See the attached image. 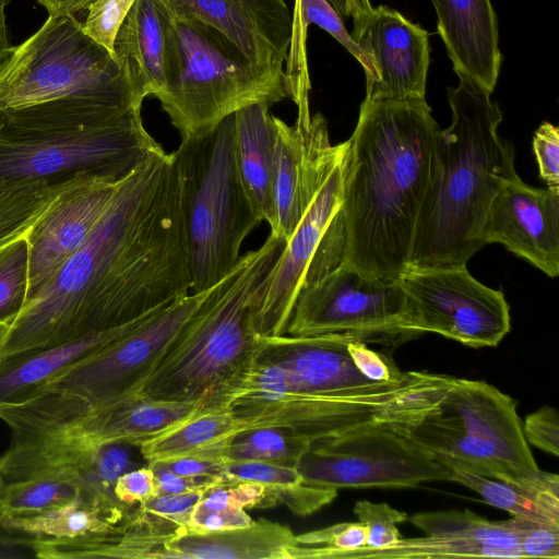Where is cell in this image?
Wrapping results in <instances>:
<instances>
[{
    "label": "cell",
    "instance_id": "1",
    "mask_svg": "<svg viewBox=\"0 0 559 559\" xmlns=\"http://www.w3.org/2000/svg\"><path fill=\"white\" fill-rule=\"evenodd\" d=\"M191 285L176 158L160 146L122 179L83 246L0 328V358L127 324Z\"/></svg>",
    "mask_w": 559,
    "mask_h": 559
},
{
    "label": "cell",
    "instance_id": "2",
    "mask_svg": "<svg viewBox=\"0 0 559 559\" xmlns=\"http://www.w3.org/2000/svg\"><path fill=\"white\" fill-rule=\"evenodd\" d=\"M440 130L425 98L364 99L344 157L341 264L379 281L407 271Z\"/></svg>",
    "mask_w": 559,
    "mask_h": 559
},
{
    "label": "cell",
    "instance_id": "3",
    "mask_svg": "<svg viewBox=\"0 0 559 559\" xmlns=\"http://www.w3.org/2000/svg\"><path fill=\"white\" fill-rule=\"evenodd\" d=\"M490 95L465 79L448 87L452 120L439 132L437 169L418 214L407 271L466 266L484 247L480 230L491 202L519 178L513 145L498 134L502 111Z\"/></svg>",
    "mask_w": 559,
    "mask_h": 559
},
{
    "label": "cell",
    "instance_id": "4",
    "mask_svg": "<svg viewBox=\"0 0 559 559\" xmlns=\"http://www.w3.org/2000/svg\"><path fill=\"white\" fill-rule=\"evenodd\" d=\"M286 240L270 234L257 250L210 288L154 370L133 393L156 401L223 408L230 391L255 362L262 337L252 305Z\"/></svg>",
    "mask_w": 559,
    "mask_h": 559
},
{
    "label": "cell",
    "instance_id": "5",
    "mask_svg": "<svg viewBox=\"0 0 559 559\" xmlns=\"http://www.w3.org/2000/svg\"><path fill=\"white\" fill-rule=\"evenodd\" d=\"M158 147L141 108L71 97L0 110V182L123 179Z\"/></svg>",
    "mask_w": 559,
    "mask_h": 559
},
{
    "label": "cell",
    "instance_id": "6",
    "mask_svg": "<svg viewBox=\"0 0 559 559\" xmlns=\"http://www.w3.org/2000/svg\"><path fill=\"white\" fill-rule=\"evenodd\" d=\"M452 377L408 371L399 381L343 394H313L290 386L284 369L258 361L224 401L243 430L282 427L311 443L347 431L386 425L408 428L443 396Z\"/></svg>",
    "mask_w": 559,
    "mask_h": 559
},
{
    "label": "cell",
    "instance_id": "7",
    "mask_svg": "<svg viewBox=\"0 0 559 559\" xmlns=\"http://www.w3.org/2000/svg\"><path fill=\"white\" fill-rule=\"evenodd\" d=\"M155 97L181 140H189L207 134L242 108L271 107L287 92L284 79L254 67L219 32L171 12L165 84Z\"/></svg>",
    "mask_w": 559,
    "mask_h": 559
},
{
    "label": "cell",
    "instance_id": "8",
    "mask_svg": "<svg viewBox=\"0 0 559 559\" xmlns=\"http://www.w3.org/2000/svg\"><path fill=\"white\" fill-rule=\"evenodd\" d=\"M180 179L191 290L212 288L236 266L248 235L262 222L242 185L235 155L234 116L174 152Z\"/></svg>",
    "mask_w": 559,
    "mask_h": 559
},
{
    "label": "cell",
    "instance_id": "9",
    "mask_svg": "<svg viewBox=\"0 0 559 559\" xmlns=\"http://www.w3.org/2000/svg\"><path fill=\"white\" fill-rule=\"evenodd\" d=\"M209 290L176 298L53 379L29 401L0 408V419L10 431L32 429L129 397L157 366Z\"/></svg>",
    "mask_w": 559,
    "mask_h": 559
},
{
    "label": "cell",
    "instance_id": "10",
    "mask_svg": "<svg viewBox=\"0 0 559 559\" xmlns=\"http://www.w3.org/2000/svg\"><path fill=\"white\" fill-rule=\"evenodd\" d=\"M405 433L451 471L504 481L537 475L516 402L481 380L452 378L443 396Z\"/></svg>",
    "mask_w": 559,
    "mask_h": 559
},
{
    "label": "cell",
    "instance_id": "11",
    "mask_svg": "<svg viewBox=\"0 0 559 559\" xmlns=\"http://www.w3.org/2000/svg\"><path fill=\"white\" fill-rule=\"evenodd\" d=\"M84 97L142 108L123 68L75 15L45 23L0 62V110Z\"/></svg>",
    "mask_w": 559,
    "mask_h": 559
},
{
    "label": "cell",
    "instance_id": "12",
    "mask_svg": "<svg viewBox=\"0 0 559 559\" xmlns=\"http://www.w3.org/2000/svg\"><path fill=\"white\" fill-rule=\"evenodd\" d=\"M348 333L365 343L399 346L418 335L409 329L407 295L400 280L379 281L340 264L304 285L286 334Z\"/></svg>",
    "mask_w": 559,
    "mask_h": 559
},
{
    "label": "cell",
    "instance_id": "13",
    "mask_svg": "<svg viewBox=\"0 0 559 559\" xmlns=\"http://www.w3.org/2000/svg\"><path fill=\"white\" fill-rule=\"evenodd\" d=\"M405 429L374 425L314 442L297 469L305 483L335 490L403 489L449 480L451 469L408 438Z\"/></svg>",
    "mask_w": 559,
    "mask_h": 559
},
{
    "label": "cell",
    "instance_id": "14",
    "mask_svg": "<svg viewBox=\"0 0 559 559\" xmlns=\"http://www.w3.org/2000/svg\"><path fill=\"white\" fill-rule=\"evenodd\" d=\"M345 153L285 242L254 299L252 325L260 337L285 335L301 287L342 263L344 234L340 206Z\"/></svg>",
    "mask_w": 559,
    "mask_h": 559
},
{
    "label": "cell",
    "instance_id": "15",
    "mask_svg": "<svg viewBox=\"0 0 559 559\" xmlns=\"http://www.w3.org/2000/svg\"><path fill=\"white\" fill-rule=\"evenodd\" d=\"M407 295L409 329L437 333L473 348L496 347L511 328L501 290L475 280L466 266L407 271L400 278Z\"/></svg>",
    "mask_w": 559,
    "mask_h": 559
},
{
    "label": "cell",
    "instance_id": "16",
    "mask_svg": "<svg viewBox=\"0 0 559 559\" xmlns=\"http://www.w3.org/2000/svg\"><path fill=\"white\" fill-rule=\"evenodd\" d=\"M349 34L364 58L365 99L425 98L430 45L423 27L379 5L353 19Z\"/></svg>",
    "mask_w": 559,
    "mask_h": 559
},
{
    "label": "cell",
    "instance_id": "17",
    "mask_svg": "<svg viewBox=\"0 0 559 559\" xmlns=\"http://www.w3.org/2000/svg\"><path fill=\"white\" fill-rule=\"evenodd\" d=\"M294 126L274 116V211L271 234L288 240L325 178L347 148L332 145L323 115L297 106Z\"/></svg>",
    "mask_w": 559,
    "mask_h": 559
},
{
    "label": "cell",
    "instance_id": "18",
    "mask_svg": "<svg viewBox=\"0 0 559 559\" xmlns=\"http://www.w3.org/2000/svg\"><path fill=\"white\" fill-rule=\"evenodd\" d=\"M121 181L114 177L86 174L56 198L26 236L27 300L43 289L62 264L83 246Z\"/></svg>",
    "mask_w": 559,
    "mask_h": 559
},
{
    "label": "cell",
    "instance_id": "19",
    "mask_svg": "<svg viewBox=\"0 0 559 559\" xmlns=\"http://www.w3.org/2000/svg\"><path fill=\"white\" fill-rule=\"evenodd\" d=\"M178 16L205 23L258 69L285 80L293 16L285 0H163Z\"/></svg>",
    "mask_w": 559,
    "mask_h": 559
},
{
    "label": "cell",
    "instance_id": "20",
    "mask_svg": "<svg viewBox=\"0 0 559 559\" xmlns=\"http://www.w3.org/2000/svg\"><path fill=\"white\" fill-rule=\"evenodd\" d=\"M480 240L501 243L547 276H558L559 193L520 177L507 183L489 206Z\"/></svg>",
    "mask_w": 559,
    "mask_h": 559
},
{
    "label": "cell",
    "instance_id": "21",
    "mask_svg": "<svg viewBox=\"0 0 559 559\" xmlns=\"http://www.w3.org/2000/svg\"><path fill=\"white\" fill-rule=\"evenodd\" d=\"M354 337L348 333L262 337L257 360L281 367L290 386L307 393L343 394L383 383L368 380L353 362L348 343Z\"/></svg>",
    "mask_w": 559,
    "mask_h": 559
},
{
    "label": "cell",
    "instance_id": "22",
    "mask_svg": "<svg viewBox=\"0 0 559 559\" xmlns=\"http://www.w3.org/2000/svg\"><path fill=\"white\" fill-rule=\"evenodd\" d=\"M452 68L492 93L501 68L498 19L491 0H430Z\"/></svg>",
    "mask_w": 559,
    "mask_h": 559
},
{
    "label": "cell",
    "instance_id": "23",
    "mask_svg": "<svg viewBox=\"0 0 559 559\" xmlns=\"http://www.w3.org/2000/svg\"><path fill=\"white\" fill-rule=\"evenodd\" d=\"M154 312L118 328L92 333L50 348L1 357L0 408L21 405L29 401L53 379L131 332Z\"/></svg>",
    "mask_w": 559,
    "mask_h": 559
},
{
    "label": "cell",
    "instance_id": "24",
    "mask_svg": "<svg viewBox=\"0 0 559 559\" xmlns=\"http://www.w3.org/2000/svg\"><path fill=\"white\" fill-rule=\"evenodd\" d=\"M170 21L163 0H135L117 33L115 56L142 102L164 87Z\"/></svg>",
    "mask_w": 559,
    "mask_h": 559
},
{
    "label": "cell",
    "instance_id": "25",
    "mask_svg": "<svg viewBox=\"0 0 559 559\" xmlns=\"http://www.w3.org/2000/svg\"><path fill=\"white\" fill-rule=\"evenodd\" d=\"M296 535L284 524L260 519L249 526L224 531L185 528L165 542L168 558L292 559Z\"/></svg>",
    "mask_w": 559,
    "mask_h": 559
},
{
    "label": "cell",
    "instance_id": "26",
    "mask_svg": "<svg viewBox=\"0 0 559 559\" xmlns=\"http://www.w3.org/2000/svg\"><path fill=\"white\" fill-rule=\"evenodd\" d=\"M238 171L247 195L269 225L274 211L275 123L266 104H254L234 115Z\"/></svg>",
    "mask_w": 559,
    "mask_h": 559
},
{
    "label": "cell",
    "instance_id": "27",
    "mask_svg": "<svg viewBox=\"0 0 559 559\" xmlns=\"http://www.w3.org/2000/svg\"><path fill=\"white\" fill-rule=\"evenodd\" d=\"M129 506L94 500L83 492L59 509L25 518H0V543L29 547L38 542L67 539L110 531L131 513Z\"/></svg>",
    "mask_w": 559,
    "mask_h": 559
},
{
    "label": "cell",
    "instance_id": "28",
    "mask_svg": "<svg viewBox=\"0 0 559 559\" xmlns=\"http://www.w3.org/2000/svg\"><path fill=\"white\" fill-rule=\"evenodd\" d=\"M241 430L229 409H207L138 445L148 465L181 457L227 462L230 442Z\"/></svg>",
    "mask_w": 559,
    "mask_h": 559
},
{
    "label": "cell",
    "instance_id": "29",
    "mask_svg": "<svg viewBox=\"0 0 559 559\" xmlns=\"http://www.w3.org/2000/svg\"><path fill=\"white\" fill-rule=\"evenodd\" d=\"M449 480L475 491L488 504L509 512L513 518L559 525L557 474L540 471L519 481H504L451 471Z\"/></svg>",
    "mask_w": 559,
    "mask_h": 559
},
{
    "label": "cell",
    "instance_id": "30",
    "mask_svg": "<svg viewBox=\"0 0 559 559\" xmlns=\"http://www.w3.org/2000/svg\"><path fill=\"white\" fill-rule=\"evenodd\" d=\"M228 483L252 481L264 486L261 508L284 504L293 513L310 515L337 497V490L305 483L296 466L258 461H227Z\"/></svg>",
    "mask_w": 559,
    "mask_h": 559
},
{
    "label": "cell",
    "instance_id": "31",
    "mask_svg": "<svg viewBox=\"0 0 559 559\" xmlns=\"http://www.w3.org/2000/svg\"><path fill=\"white\" fill-rule=\"evenodd\" d=\"M145 465L148 464L139 445L109 441L68 457L46 473L71 472L79 478L85 496L109 504L126 506L116 498L115 484L124 473Z\"/></svg>",
    "mask_w": 559,
    "mask_h": 559
},
{
    "label": "cell",
    "instance_id": "32",
    "mask_svg": "<svg viewBox=\"0 0 559 559\" xmlns=\"http://www.w3.org/2000/svg\"><path fill=\"white\" fill-rule=\"evenodd\" d=\"M84 175L56 181L0 182V249L26 237L60 192Z\"/></svg>",
    "mask_w": 559,
    "mask_h": 559
},
{
    "label": "cell",
    "instance_id": "33",
    "mask_svg": "<svg viewBox=\"0 0 559 559\" xmlns=\"http://www.w3.org/2000/svg\"><path fill=\"white\" fill-rule=\"evenodd\" d=\"M408 520L426 535L474 540L498 547L509 558H523L508 520L489 521L467 509L420 512Z\"/></svg>",
    "mask_w": 559,
    "mask_h": 559
},
{
    "label": "cell",
    "instance_id": "34",
    "mask_svg": "<svg viewBox=\"0 0 559 559\" xmlns=\"http://www.w3.org/2000/svg\"><path fill=\"white\" fill-rule=\"evenodd\" d=\"M82 485L71 472H51L7 483L0 500V518H25L59 509L82 493Z\"/></svg>",
    "mask_w": 559,
    "mask_h": 559
},
{
    "label": "cell",
    "instance_id": "35",
    "mask_svg": "<svg viewBox=\"0 0 559 559\" xmlns=\"http://www.w3.org/2000/svg\"><path fill=\"white\" fill-rule=\"evenodd\" d=\"M392 558V559H448V558H509L502 549L447 536L424 535L401 538L397 543L373 548L361 546L336 554L333 559Z\"/></svg>",
    "mask_w": 559,
    "mask_h": 559
},
{
    "label": "cell",
    "instance_id": "36",
    "mask_svg": "<svg viewBox=\"0 0 559 559\" xmlns=\"http://www.w3.org/2000/svg\"><path fill=\"white\" fill-rule=\"evenodd\" d=\"M311 444L309 439L287 428H250L233 438L227 461H258L297 467Z\"/></svg>",
    "mask_w": 559,
    "mask_h": 559
},
{
    "label": "cell",
    "instance_id": "37",
    "mask_svg": "<svg viewBox=\"0 0 559 559\" xmlns=\"http://www.w3.org/2000/svg\"><path fill=\"white\" fill-rule=\"evenodd\" d=\"M28 245L26 237L0 249V328L12 323L27 301Z\"/></svg>",
    "mask_w": 559,
    "mask_h": 559
},
{
    "label": "cell",
    "instance_id": "38",
    "mask_svg": "<svg viewBox=\"0 0 559 559\" xmlns=\"http://www.w3.org/2000/svg\"><path fill=\"white\" fill-rule=\"evenodd\" d=\"M366 542L367 528L358 521L337 523L296 535L292 559H333L338 552L365 546Z\"/></svg>",
    "mask_w": 559,
    "mask_h": 559
},
{
    "label": "cell",
    "instance_id": "39",
    "mask_svg": "<svg viewBox=\"0 0 559 559\" xmlns=\"http://www.w3.org/2000/svg\"><path fill=\"white\" fill-rule=\"evenodd\" d=\"M353 512L357 521L367 528L366 546L373 548L397 543L402 538L397 525L408 520L405 512L385 502L360 500L354 504Z\"/></svg>",
    "mask_w": 559,
    "mask_h": 559
},
{
    "label": "cell",
    "instance_id": "40",
    "mask_svg": "<svg viewBox=\"0 0 559 559\" xmlns=\"http://www.w3.org/2000/svg\"><path fill=\"white\" fill-rule=\"evenodd\" d=\"M134 2L135 0H93L87 7L84 31L115 56L117 33Z\"/></svg>",
    "mask_w": 559,
    "mask_h": 559
},
{
    "label": "cell",
    "instance_id": "41",
    "mask_svg": "<svg viewBox=\"0 0 559 559\" xmlns=\"http://www.w3.org/2000/svg\"><path fill=\"white\" fill-rule=\"evenodd\" d=\"M293 17L307 28L314 24L324 29L362 66L364 58L359 48L328 0H296Z\"/></svg>",
    "mask_w": 559,
    "mask_h": 559
},
{
    "label": "cell",
    "instance_id": "42",
    "mask_svg": "<svg viewBox=\"0 0 559 559\" xmlns=\"http://www.w3.org/2000/svg\"><path fill=\"white\" fill-rule=\"evenodd\" d=\"M508 522L516 535L523 558H559V525L513 516Z\"/></svg>",
    "mask_w": 559,
    "mask_h": 559
},
{
    "label": "cell",
    "instance_id": "43",
    "mask_svg": "<svg viewBox=\"0 0 559 559\" xmlns=\"http://www.w3.org/2000/svg\"><path fill=\"white\" fill-rule=\"evenodd\" d=\"M264 495V486L259 483H227L205 489L198 503L211 510L261 508Z\"/></svg>",
    "mask_w": 559,
    "mask_h": 559
},
{
    "label": "cell",
    "instance_id": "44",
    "mask_svg": "<svg viewBox=\"0 0 559 559\" xmlns=\"http://www.w3.org/2000/svg\"><path fill=\"white\" fill-rule=\"evenodd\" d=\"M204 490L176 495H156L139 504V510L150 518L173 524L180 531L189 525L191 512L202 499Z\"/></svg>",
    "mask_w": 559,
    "mask_h": 559
},
{
    "label": "cell",
    "instance_id": "45",
    "mask_svg": "<svg viewBox=\"0 0 559 559\" xmlns=\"http://www.w3.org/2000/svg\"><path fill=\"white\" fill-rule=\"evenodd\" d=\"M533 150L539 176L547 188L559 193V130L550 122L542 123L533 138Z\"/></svg>",
    "mask_w": 559,
    "mask_h": 559
},
{
    "label": "cell",
    "instance_id": "46",
    "mask_svg": "<svg viewBox=\"0 0 559 559\" xmlns=\"http://www.w3.org/2000/svg\"><path fill=\"white\" fill-rule=\"evenodd\" d=\"M348 352L358 370L372 382L399 381L406 374L390 358L370 349L360 338L354 337L348 343Z\"/></svg>",
    "mask_w": 559,
    "mask_h": 559
},
{
    "label": "cell",
    "instance_id": "47",
    "mask_svg": "<svg viewBox=\"0 0 559 559\" xmlns=\"http://www.w3.org/2000/svg\"><path fill=\"white\" fill-rule=\"evenodd\" d=\"M522 426L527 443L558 456L559 419L555 408L549 406L539 408L530 414Z\"/></svg>",
    "mask_w": 559,
    "mask_h": 559
},
{
    "label": "cell",
    "instance_id": "48",
    "mask_svg": "<svg viewBox=\"0 0 559 559\" xmlns=\"http://www.w3.org/2000/svg\"><path fill=\"white\" fill-rule=\"evenodd\" d=\"M115 496L122 504L133 507L157 495L155 474L150 465L131 469L121 475L114 489Z\"/></svg>",
    "mask_w": 559,
    "mask_h": 559
},
{
    "label": "cell",
    "instance_id": "49",
    "mask_svg": "<svg viewBox=\"0 0 559 559\" xmlns=\"http://www.w3.org/2000/svg\"><path fill=\"white\" fill-rule=\"evenodd\" d=\"M253 520L245 509L211 510L195 504L187 528L193 531H224L249 526Z\"/></svg>",
    "mask_w": 559,
    "mask_h": 559
},
{
    "label": "cell",
    "instance_id": "50",
    "mask_svg": "<svg viewBox=\"0 0 559 559\" xmlns=\"http://www.w3.org/2000/svg\"><path fill=\"white\" fill-rule=\"evenodd\" d=\"M157 484V495H176L205 490L210 487L227 484L225 476H181L158 464H150Z\"/></svg>",
    "mask_w": 559,
    "mask_h": 559
},
{
    "label": "cell",
    "instance_id": "51",
    "mask_svg": "<svg viewBox=\"0 0 559 559\" xmlns=\"http://www.w3.org/2000/svg\"><path fill=\"white\" fill-rule=\"evenodd\" d=\"M158 464L181 476H224L225 461L181 457Z\"/></svg>",
    "mask_w": 559,
    "mask_h": 559
},
{
    "label": "cell",
    "instance_id": "52",
    "mask_svg": "<svg viewBox=\"0 0 559 559\" xmlns=\"http://www.w3.org/2000/svg\"><path fill=\"white\" fill-rule=\"evenodd\" d=\"M48 12V15H75L87 9L93 0H37Z\"/></svg>",
    "mask_w": 559,
    "mask_h": 559
},
{
    "label": "cell",
    "instance_id": "53",
    "mask_svg": "<svg viewBox=\"0 0 559 559\" xmlns=\"http://www.w3.org/2000/svg\"><path fill=\"white\" fill-rule=\"evenodd\" d=\"M331 5L335 9L340 17L352 20L358 15L369 11L372 5L370 0H328Z\"/></svg>",
    "mask_w": 559,
    "mask_h": 559
},
{
    "label": "cell",
    "instance_id": "54",
    "mask_svg": "<svg viewBox=\"0 0 559 559\" xmlns=\"http://www.w3.org/2000/svg\"><path fill=\"white\" fill-rule=\"evenodd\" d=\"M10 0H0V62H2L14 49L9 37L5 9Z\"/></svg>",
    "mask_w": 559,
    "mask_h": 559
},
{
    "label": "cell",
    "instance_id": "55",
    "mask_svg": "<svg viewBox=\"0 0 559 559\" xmlns=\"http://www.w3.org/2000/svg\"><path fill=\"white\" fill-rule=\"evenodd\" d=\"M5 486H7V483L0 473V500L2 499V497L4 495Z\"/></svg>",
    "mask_w": 559,
    "mask_h": 559
}]
</instances>
